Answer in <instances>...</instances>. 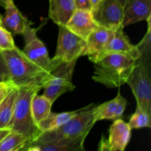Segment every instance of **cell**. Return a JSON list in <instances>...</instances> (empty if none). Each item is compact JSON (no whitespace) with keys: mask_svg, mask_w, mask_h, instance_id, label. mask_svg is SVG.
Wrapping results in <instances>:
<instances>
[{"mask_svg":"<svg viewBox=\"0 0 151 151\" xmlns=\"http://www.w3.org/2000/svg\"><path fill=\"white\" fill-rule=\"evenodd\" d=\"M0 52L8 69L9 81L14 86L35 84L44 88L51 76V72L44 70L31 61L16 47L11 50Z\"/></svg>","mask_w":151,"mask_h":151,"instance_id":"1","label":"cell"},{"mask_svg":"<svg viewBox=\"0 0 151 151\" xmlns=\"http://www.w3.org/2000/svg\"><path fill=\"white\" fill-rule=\"evenodd\" d=\"M94 63L92 79L108 88H116L126 83L136 60L121 53H108Z\"/></svg>","mask_w":151,"mask_h":151,"instance_id":"2","label":"cell"},{"mask_svg":"<svg viewBox=\"0 0 151 151\" xmlns=\"http://www.w3.org/2000/svg\"><path fill=\"white\" fill-rule=\"evenodd\" d=\"M18 88L19 92L15 103L13 114L7 128L10 131L26 136L31 142L41 134L32 119L31 101L32 97L39 92L43 87L32 84L18 87Z\"/></svg>","mask_w":151,"mask_h":151,"instance_id":"3","label":"cell"},{"mask_svg":"<svg viewBox=\"0 0 151 151\" xmlns=\"http://www.w3.org/2000/svg\"><path fill=\"white\" fill-rule=\"evenodd\" d=\"M95 106L91 103L82 108L74 117L57 129L41 133L34 141L41 142L73 139L89 134L95 122L93 120L92 109ZM32 141V142H34Z\"/></svg>","mask_w":151,"mask_h":151,"instance_id":"4","label":"cell"},{"mask_svg":"<svg viewBox=\"0 0 151 151\" xmlns=\"http://www.w3.org/2000/svg\"><path fill=\"white\" fill-rule=\"evenodd\" d=\"M126 83L132 90L137 107L151 115L150 66L136 61Z\"/></svg>","mask_w":151,"mask_h":151,"instance_id":"5","label":"cell"},{"mask_svg":"<svg viewBox=\"0 0 151 151\" xmlns=\"http://www.w3.org/2000/svg\"><path fill=\"white\" fill-rule=\"evenodd\" d=\"M76 62L77 60L63 62L51 71V76L44 86L43 94L52 103L62 94L75 88L72 80Z\"/></svg>","mask_w":151,"mask_h":151,"instance_id":"6","label":"cell"},{"mask_svg":"<svg viewBox=\"0 0 151 151\" xmlns=\"http://www.w3.org/2000/svg\"><path fill=\"white\" fill-rule=\"evenodd\" d=\"M86 41L66 28L58 25L57 48L53 59L59 63L78 60L83 56Z\"/></svg>","mask_w":151,"mask_h":151,"instance_id":"7","label":"cell"},{"mask_svg":"<svg viewBox=\"0 0 151 151\" xmlns=\"http://www.w3.org/2000/svg\"><path fill=\"white\" fill-rule=\"evenodd\" d=\"M32 25L28 26L24 32L22 34L25 41V46L22 52L31 61L44 70L50 72L55 66L49 57L47 47L37 37V31L39 28L35 29L32 27Z\"/></svg>","mask_w":151,"mask_h":151,"instance_id":"8","label":"cell"},{"mask_svg":"<svg viewBox=\"0 0 151 151\" xmlns=\"http://www.w3.org/2000/svg\"><path fill=\"white\" fill-rule=\"evenodd\" d=\"M91 13L98 26L113 31L123 27L124 9L119 0H102Z\"/></svg>","mask_w":151,"mask_h":151,"instance_id":"9","label":"cell"},{"mask_svg":"<svg viewBox=\"0 0 151 151\" xmlns=\"http://www.w3.org/2000/svg\"><path fill=\"white\" fill-rule=\"evenodd\" d=\"M107 139L102 137L98 145L100 151H124L131 137V129L122 118L113 120Z\"/></svg>","mask_w":151,"mask_h":151,"instance_id":"10","label":"cell"},{"mask_svg":"<svg viewBox=\"0 0 151 151\" xmlns=\"http://www.w3.org/2000/svg\"><path fill=\"white\" fill-rule=\"evenodd\" d=\"M114 31L98 26L90 33L86 40L83 56L86 55L92 63L98 60L103 55L105 49L114 36Z\"/></svg>","mask_w":151,"mask_h":151,"instance_id":"11","label":"cell"},{"mask_svg":"<svg viewBox=\"0 0 151 151\" xmlns=\"http://www.w3.org/2000/svg\"><path fill=\"white\" fill-rule=\"evenodd\" d=\"M67 29L83 39H87L88 35L98 27L90 10L77 8L66 22Z\"/></svg>","mask_w":151,"mask_h":151,"instance_id":"12","label":"cell"},{"mask_svg":"<svg viewBox=\"0 0 151 151\" xmlns=\"http://www.w3.org/2000/svg\"><path fill=\"white\" fill-rule=\"evenodd\" d=\"M88 134L73 139H63L59 141L41 142H31L23 150L27 151H83L84 142Z\"/></svg>","mask_w":151,"mask_h":151,"instance_id":"13","label":"cell"},{"mask_svg":"<svg viewBox=\"0 0 151 151\" xmlns=\"http://www.w3.org/2000/svg\"><path fill=\"white\" fill-rule=\"evenodd\" d=\"M5 13L2 16L1 25L13 35H22L32 22L20 13L13 0L6 4Z\"/></svg>","mask_w":151,"mask_h":151,"instance_id":"14","label":"cell"},{"mask_svg":"<svg viewBox=\"0 0 151 151\" xmlns=\"http://www.w3.org/2000/svg\"><path fill=\"white\" fill-rule=\"evenodd\" d=\"M124 9L122 27L128 26L151 16V0H128Z\"/></svg>","mask_w":151,"mask_h":151,"instance_id":"15","label":"cell"},{"mask_svg":"<svg viewBox=\"0 0 151 151\" xmlns=\"http://www.w3.org/2000/svg\"><path fill=\"white\" fill-rule=\"evenodd\" d=\"M123 29V27H121L114 31L113 38L105 49L102 57L108 53H121L131 56L136 61L139 58L140 54L137 47L131 44L128 37L124 32Z\"/></svg>","mask_w":151,"mask_h":151,"instance_id":"16","label":"cell"},{"mask_svg":"<svg viewBox=\"0 0 151 151\" xmlns=\"http://www.w3.org/2000/svg\"><path fill=\"white\" fill-rule=\"evenodd\" d=\"M77 9L75 0H50L49 17L58 25H66Z\"/></svg>","mask_w":151,"mask_h":151,"instance_id":"17","label":"cell"},{"mask_svg":"<svg viewBox=\"0 0 151 151\" xmlns=\"http://www.w3.org/2000/svg\"><path fill=\"white\" fill-rule=\"evenodd\" d=\"M81 109L61 113H53L51 111L46 119L37 125L38 131L40 133H43L57 129L74 117L81 111Z\"/></svg>","mask_w":151,"mask_h":151,"instance_id":"18","label":"cell"},{"mask_svg":"<svg viewBox=\"0 0 151 151\" xmlns=\"http://www.w3.org/2000/svg\"><path fill=\"white\" fill-rule=\"evenodd\" d=\"M18 92V87L13 86L0 104V128H8L7 127L13 114Z\"/></svg>","mask_w":151,"mask_h":151,"instance_id":"19","label":"cell"},{"mask_svg":"<svg viewBox=\"0 0 151 151\" xmlns=\"http://www.w3.org/2000/svg\"><path fill=\"white\" fill-rule=\"evenodd\" d=\"M53 103L42 94L39 95L37 93L31 101V114L35 125L44 120L51 112Z\"/></svg>","mask_w":151,"mask_h":151,"instance_id":"20","label":"cell"},{"mask_svg":"<svg viewBox=\"0 0 151 151\" xmlns=\"http://www.w3.org/2000/svg\"><path fill=\"white\" fill-rule=\"evenodd\" d=\"M30 142L26 136L16 131H10L0 141V151H19Z\"/></svg>","mask_w":151,"mask_h":151,"instance_id":"21","label":"cell"},{"mask_svg":"<svg viewBox=\"0 0 151 151\" xmlns=\"http://www.w3.org/2000/svg\"><path fill=\"white\" fill-rule=\"evenodd\" d=\"M147 29L145 35L140 41L139 44L136 45L140 57L137 62H141L150 66L151 63V16L147 19Z\"/></svg>","mask_w":151,"mask_h":151,"instance_id":"22","label":"cell"},{"mask_svg":"<svg viewBox=\"0 0 151 151\" xmlns=\"http://www.w3.org/2000/svg\"><path fill=\"white\" fill-rule=\"evenodd\" d=\"M116 98L105 102L98 106H94L92 109L93 120L97 122L103 119H113L116 108Z\"/></svg>","mask_w":151,"mask_h":151,"instance_id":"23","label":"cell"},{"mask_svg":"<svg viewBox=\"0 0 151 151\" xmlns=\"http://www.w3.org/2000/svg\"><path fill=\"white\" fill-rule=\"evenodd\" d=\"M150 116V114L143 111L141 109L137 106V109L131 115L128 124L131 130L143 128H150L151 127Z\"/></svg>","mask_w":151,"mask_h":151,"instance_id":"24","label":"cell"},{"mask_svg":"<svg viewBox=\"0 0 151 151\" xmlns=\"http://www.w3.org/2000/svg\"><path fill=\"white\" fill-rule=\"evenodd\" d=\"M16 47L12 34L0 25V51L11 50Z\"/></svg>","mask_w":151,"mask_h":151,"instance_id":"25","label":"cell"},{"mask_svg":"<svg viewBox=\"0 0 151 151\" xmlns=\"http://www.w3.org/2000/svg\"><path fill=\"white\" fill-rule=\"evenodd\" d=\"M116 110H115L114 116L112 120H115L116 119H119V118L122 117V114H123L124 111H125V109H126V106L128 105V101H127L126 99L123 97V96L121 94L120 91H118L117 94L116 96Z\"/></svg>","mask_w":151,"mask_h":151,"instance_id":"26","label":"cell"},{"mask_svg":"<svg viewBox=\"0 0 151 151\" xmlns=\"http://www.w3.org/2000/svg\"><path fill=\"white\" fill-rule=\"evenodd\" d=\"M13 86L10 81H0V100L4 98Z\"/></svg>","mask_w":151,"mask_h":151,"instance_id":"27","label":"cell"},{"mask_svg":"<svg viewBox=\"0 0 151 151\" xmlns=\"http://www.w3.org/2000/svg\"><path fill=\"white\" fill-rule=\"evenodd\" d=\"M0 75L3 77L6 81H10V77H9L8 69H7V65H6L5 60L0 52Z\"/></svg>","mask_w":151,"mask_h":151,"instance_id":"28","label":"cell"},{"mask_svg":"<svg viewBox=\"0 0 151 151\" xmlns=\"http://www.w3.org/2000/svg\"><path fill=\"white\" fill-rule=\"evenodd\" d=\"M77 8L86 9L91 10L90 0H75Z\"/></svg>","mask_w":151,"mask_h":151,"instance_id":"29","label":"cell"},{"mask_svg":"<svg viewBox=\"0 0 151 151\" xmlns=\"http://www.w3.org/2000/svg\"><path fill=\"white\" fill-rule=\"evenodd\" d=\"M102 0H90V4H91V11L94 10L99 4L100 3Z\"/></svg>","mask_w":151,"mask_h":151,"instance_id":"30","label":"cell"},{"mask_svg":"<svg viewBox=\"0 0 151 151\" xmlns=\"http://www.w3.org/2000/svg\"><path fill=\"white\" fill-rule=\"evenodd\" d=\"M10 131L9 128H0V141L8 134Z\"/></svg>","mask_w":151,"mask_h":151,"instance_id":"31","label":"cell"},{"mask_svg":"<svg viewBox=\"0 0 151 151\" xmlns=\"http://www.w3.org/2000/svg\"><path fill=\"white\" fill-rule=\"evenodd\" d=\"M11 0H0V6H1L2 7H5L6 4L9 2Z\"/></svg>","mask_w":151,"mask_h":151,"instance_id":"32","label":"cell"},{"mask_svg":"<svg viewBox=\"0 0 151 151\" xmlns=\"http://www.w3.org/2000/svg\"><path fill=\"white\" fill-rule=\"evenodd\" d=\"M119 2L121 3V4H122V5L123 6V7H124V6H125V3L127 2V1H128V0H119Z\"/></svg>","mask_w":151,"mask_h":151,"instance_id":"33","label":"cell"},{"mask_svg":"<svg viewBox=\"0 0 151 151\" xmlns=\"http://www.w3.org/2000/svg\"><path fill=\"white\" fill-rule=\"evenodd\" d=\"M1 20H2V16L0 13V25H1Z\"/></svg>","mask_w":151,"mask_h":151,"instance_id":"34","label":"cell"},{"mask_svg":"<svg viewBox=\"0 0 151 151\" xmlns=\"http://www.w3.org/2000/svg\"><path fill=\"white\" fill-rule=\"evenodd\" d=\"M0 81H6L5 80H4V78H3V77H1V75H0Z\"/></svg>","mask_w":151,"mask_h":151,"instance_id":"35","label":"cell"}]
</instances>
